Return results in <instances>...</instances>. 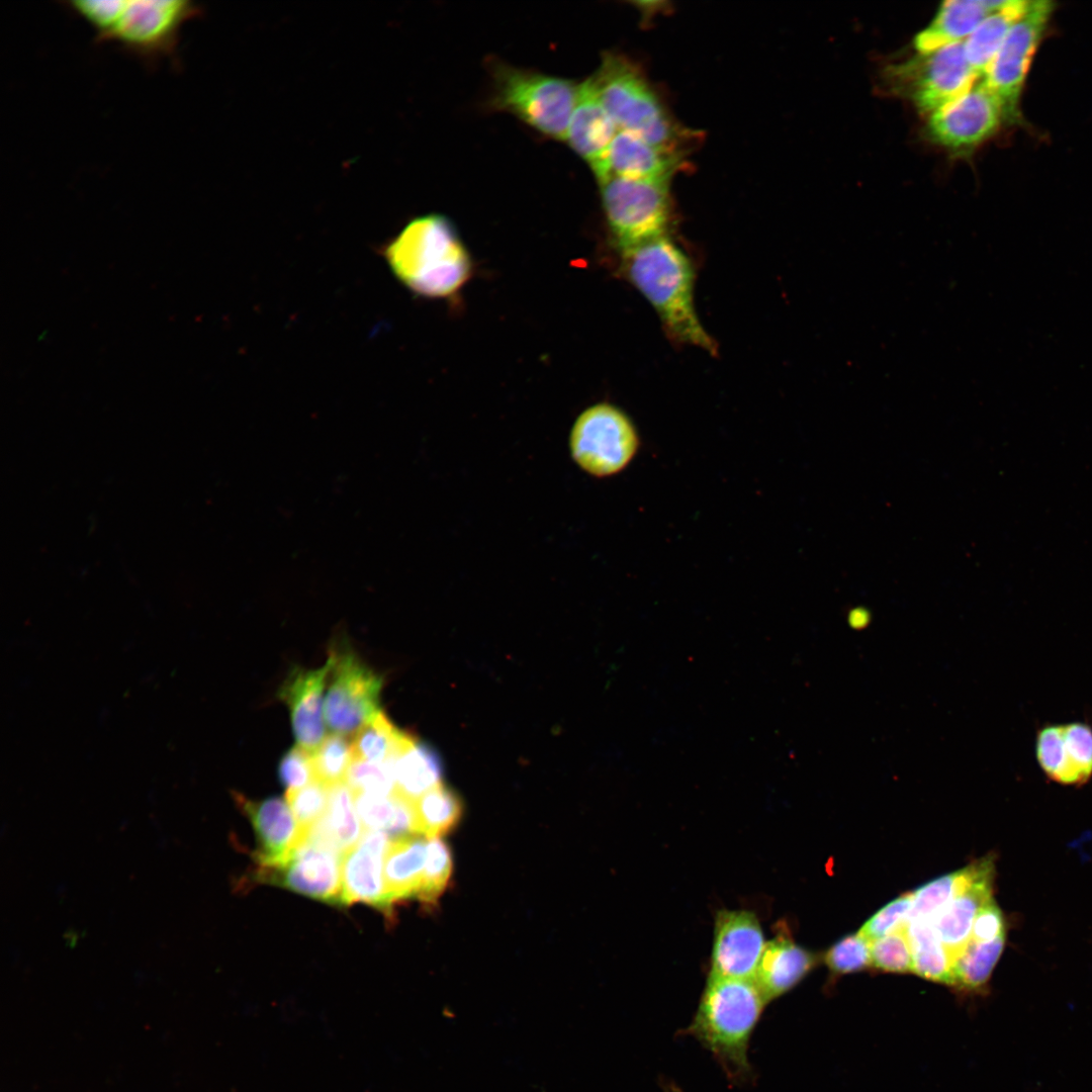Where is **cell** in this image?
Segmentation results:
<instances>
[{
  "label": "cell",
  "instance_id": "1",
  "mask_svg": "<svg viewBox=\"0 0 1092 1092\" xmlns=\"http://www.w3.org/2000/svg\"><path fill=\"white\" fill-rule=\"evenodd\" d=\"M618 251L619 273L654 308L666 336L716 355L717 343L696 310V271L687 252L669 235Z\"/></svg>",
  "mask_w": 1092,
  "mask_h": 1092
},
{
  "label": "cell",
  "instance_id": "2",
  "mask_svg": "<svg viewBox=\"0 0 1092 1092\" xmlns=\"http://www.w3.org/2000/svg\"><path fill=\"white\" fill-rule=\"evenodd\" d=\"M396 278L429 298L457 293L473 272L471 256L453 223L444 215L411 220L383 250Z\"/></svg>",
  "mask_w": 1092,
  "mask_h": 1092
},
{
  "label": "cell",
  "instance_id": "3",
  "mask_svg": "<svg viewBox=\"0 0 1092 1092\" xmlns=\"http://www.w3.org/2000/svg\"><path fill=\"white\" fill-rule=\"evenodd\" d=\"M767 1000L754 979L710 975L690 1031L730 1071L749 1070V1039Z\"/></svg>",
  "mask_w": 1092,
  "mask_h": 1092
},
{
  "label": "cell",
  "instance_id": "4",
  "mask_svg": "<svg viewBox=\"0 0 1092 1092\" xmlns=\"http://www.w3.org/2000/svg\"><path fill=\"white\" fill-rule=\"evenodd\" d=\"M599 97L619 130L639 135L681 154L688 130L673 121L639 69L625 58L606 54L590 77Z\"/></svg>",
  "mask_w": 1092,
  "mask_h": 1092
},
{
  "label": "cell",
  "instance_id": "5",
  "mask_svg": "<svg viewBox=\"0 0 1092 1092\" xmlns=\"http://www.w3.org/2000/svg\"><path fill=\"white\" fill-rule=\"evenodd\" d=\"M494 107L517 115L541 133L565 140L578 84L498 64L493 69Z\"/></svg>",
  "mask_w": 1092,
  "mask_h": 1092
},
{
  "label": "cell",
  "instance_id": "6",
  "mask_svg": "<svg viewBox=\"0 0 1092 1092\" xmlns=\"http://www.w3.org/2000/svg\"><path fill=\"white\" fill-rule=\"evenodd\" d=\"M599 182L605 217L618 250L668 235L670 180L608 176Z\"/></svg>",
  "mask_w": 1092,
  "mask_h": 1092
},
{
  "label": "cell",
  "instance_id": "7",
  "mask_svg": "<svg viewBox=\"0 0 1092 1092\" xmlns=\"http://www.w3.org/2000/svg\"><path fill=\"white\" fill-rule=\"evenodd\" d=\"M631 419L618 406L599 402L575 420L569 435L570 455L594 477L613 476L625 469L639 449Z\"/></svg>",
  "mask_w": 1092,
  "mask_h": 1092
},
{
  "label": "cell",
  "instance_id": "8",
  "mask_svg": "<svg viewBox=\"0 0 1092 1092\" xmlns=\"http://www.w3.org/2000/svg\"><path fill=\"white\" fill-rule=\"evenodd\" d=\"M888 75L899 94L929 115L965 94L980 79L966 58L964 41L918 53L893 66Z\"/></svg>",
  "mask_w": 1092,
  "mask_h": 1092
},
{
  "label": "cell",
  "instance_id": "9",
  "mask_svg": "<svg viewBox=\"0 0 1092 1092\" xmlns=\"http://www.w3.org/2000/svg\"><path fill=\"white\" fill-rule=\"evenodd\" d=\"M1055 10L1046 0L1028 1L982 78L998 97L1009 123L1022 121L1020 101L1027 73Z\"/></svg>",
  "mask_w": 1092,
  "mask_h": 1092
},
{
  "label": "cell",
  "instance_id": "10",
  "mask_svg": "<svg viewBox=\"0 0 1092 1092\" xmlns=\"http://www.w3.org/2000/svg\"><path fill=\"white\" fill-rule=\"evenodd\" d=\"M324 715L333 733L353 736L380 710L382 676L348 646L333 648Z\"/></svg>",
  "mask_w": 1092,
  "mask_h": 1092
},
{
  "label": "cell",
  "instance_id": "11",
  "mask_svg": "<svg viewBox=\"0 0 1092 1092\" xmlns=\"http://www.w3.org/2000/svg\"><path fill=\"white\" fill-rule=\"evenodd\" d=\"M201 13L189 0H126L124 10L106 41L149 61L176 59L182 25Z\"/></svg>",
  "mask_w": 1092,
  "mask_h": 1092
},
{
  "label": "cell",
  "instance_id": "12",
  "mask_svg": "<svg viewBox=\"0 0 1092 1092\" xmlns=\"http://www.w3.org/2000/svg\"><path fill=\"white\" fill-rule=\"evenodd\" d=\"M1003 120L998 97L981 78L965 94L931 113L927 131L936 144L965 152L992 136Z\"/></svg>",
  "mask_w": 1092,
  "mask_h": 1092
},
{
  "label": "cell",
  "instance_id": "13",
  "mask_svg": "<svg viewBox=\"0 0 1092 1092\" xmlns=\"http://www.w3.org/2000/svg\"><path fill=\"white\" fill-rule=\"evenodd\" d=\"M343 853L305 840L283 863L259 870V880L331 905L343 906Z\"/></svg>",
  "mask_w": 1092,
  "mask_h": 1092
},
{
  "label": "cell",
  "instance_id": "14",
  "mask_svg": "<svg viewBox=\"0 0 1092 1092\" xmlns=\"http://www.w3.org/2000/svg\"><path fill=\"white\" fill-rule=\"evenodd\" d=\"M756 915L723 909L716 914L710 975L754 979L766 941Z\"/></svg>",
  "mask_w": 1092,
  "mask_h": 1092
},
{
  "label": "cell",
  "instance_id": "15",
  "mask_svg": "<svg viewBox=\"0 0 1092 1092\" xmlns=\"http://www.w3.org/2000/svg\"><path fill=\"white\" fill-rule=\"evenodd\" d=\"M970 867L966 884L931 919L938 938L953 962L971 939L977 914L994 898L995 857L984 856Z\"/></svg>",
  "mask_w": 1092,
  "mask_h": 1092
},
{
  "label": "cell",
  "instance_id": "16",
  "mask_svg": "<svg viewBox=\"0 0 1092 1092\" xmlns=\"http://www.w3.org/2000/svg\"><path fill=\"white\" fill-rule=\"evenodd\" d=\"M391 836L366 830L343 855V906L364 903L383 913L392 908L386 895L383 867Z\"/></svg>",
  "mask_w": 1092,
  "mask_h": 1092
},
{
  "label": "cell",
  "instance_id": "17",
  "mask_svg": "<svg viewBox=\"0 0 1092 1092\" xmlns=\"http://www.w3.org/2000/svg\"><path fill=\"white\" fill-rule=\"evenodd\" d=\"M234 800L249 818L257 841L255 858L259 870L275 868L283 863L300 845L299 831L294 816L281 797L250 800L233 793Z\"/></svg>",
  "mask_w": 1092,
  "mask_h": 1092
},
{
  "label": "cell",
  "instance_id": "18",
  "mask_svg": "<svg viewBox=\"0 0 1092 1092\" xmlns=\"http://www.w3.org/2000/svg\"><path fill=\"white\" fill-rule=\"evenodd\" d=\"M332 657L316 669L295 666L284 679L278 697L288 707L296 745L313 752L325 739L323 722L324 690L332 668Z\"/></svg>",
  "mask_w": 1092,
  "mask_h": 1092
},
{
  "label": "cell",
  "instance_id": "19",
  "mask_svg": "<svg viewBox=\"0 0 1092 1092\" xmlns=\"http://www.w3.org/2000/svg\"><path fill=\"white\" fill-rule=\"evenodd\" d=\"M682 163L681 154L661 149L635 133L619 130L594 173L599 181L608 176L670 180Z\"/></svg>",
  "mask_w": 1092,
  "mask_h": 1092
},
{
  "label": "cell",
  "instance_id": "20",
  "mask_svg": "<svg viewBox=\"0 0 1092 1092\" xmlns=\"http://www.w3.org/2000/svg\"><path fill=\"white\" fill-rule=\"evenodd\" d=\"M619 131L602 103L592 78L578 84L576 102L565 140L593 172L604 160Z\"/></svg>",
  "mask_w": 1092,
  "mask_h": 1092
},
{
  "label": "cell",
  "instance_id": "21",
  "mask_svg": "<svg viewBox=\"0 0 1092 1092\" xmlns=\"http://www.w3.org/2000/svg\"><path fill=\"white\" fill-rule=\"evenodd\" d=\"M817 962L815 953L780 934L766 941L754 980L769 1002L800 983Z\"/></svg>",
  "mask_w": 1092,
  "mask_h": 1092
},
{
  "label": "cell",
  "instance_id": "22",
  "mask_svg": "<svg viewBox=\"0 0 1092 1092\" xmlns=\"http://www.w3.org/2000/svg\"><path fill=\"white\" fill-rule=\"evenodd\" d=\"M1001 1L948 0L940 4L930 23L914 38L918 53L963 42Z\"/></svg>",
  "mask_w": 1092,
  "mask_h": 1092
},
{
  "label": "cell",
  "instance_id": "23",
  "mask_svg": "<svg viewBox=\"0 0 1092 1092\" xmlns=\"http://www.w3.org/2000/svg\"><path fill=\"white\" fill-rule=\"evenodd\" d=\"M427 858V837L401 835L391 837L385 854L383 877L391 907L402 900L419 897Z\"/></svg>",
  "mask_w": 1092,
  "mask_h": 1092
},
{
  "label": "cell",
  "instance_id": "24",
  "mask_svg": "<svg viewBox=\"0 0 1092 1092\" xmlns=\"http://www.w3.org/2000/svg\"><path fill=\"white\" fill-rule=\"evenodd\" d=\"M389 760L394 775L395 792L406 799L416 801L443 784V765L438 753L412 734H406Z\"/></svg>",
  "mask_w": 1092,
  "mask_h": 1092
},
{
  "label": "cell",
  "instance_id": "25",
  "mask_svg": "<svg viewBox=\"0 0 1092 1092\" xmlns=\"http://www.w3.org/2000/svg\"><path fill=\"white\" fill-rule=\"evenodd\" d=\"M363 829L353 791L346 783H340L331 786L328 808L308 832L306 840L344 854L360 840Z\"/></svg>",
  "mask_w": 1092,
  "mask_h": 1092
},
{
  "label": "cell",
  "instance_id": "26",
  "mask_svg": "<svg viewBox=\"0 0 1092 1092\" xmlns=\"http://www.w3.org/2000/svg\"><path fill=\"white\" fill-rule=\"evenodd\" d=\"M1028 1L1004 0L964 41L966 58L976 75L985 76L1009 30L1026 9Z\"/></svg>",
  "mask_w": 1092,
  "mask_h": 1092
},
{
  "label": "cell",
  "instance_id": "27",
  "mask_svg": "<svg viewBox=\"0 0 1092 1092\" xmlns=\"http://www.w3.org/2000/svg\"><path fill=\"white\" fill-rule=\"evenodd\" d=\"M353 794L357 814L366 830L383 831L391 837L419 835L415 801L396 792L389 796Z\"/></svg>",
  "mask_w": 1092,
  "mask_h": 1092
},
{
  "label": "cell",
  "instance_id": "28",
  "mask_svg": "<svg viewBox=\"0 0 1092 1092\" xmlns=\"http://www.w3.org/2000/svg\"><path fill=\"white\" fill-rule=\"evenodd\" d=\"M913 956V973L937 983L954 986L953 961L938 938L931 920L907 921Z\"/></svg>",
  "mask_w": 1092,
  "mask_h": 1092
},
{
  "label": "cell",
  "instance_id": "29",
  "mask_svg": "<svg viewBox=\"0 0 1092 1092\" xmlns=\"http://www.w3.org/2000/svg\"><path fill=\"white\" fill-rule=\"evenodd\" d=\"M1006 934L988 940L970 939L953 962L954 986L979 992L987 986L1004 949Z\"/></svg>",
  "mask_w": 1092,
  "mask_h": 1092
},
{
  "label": "cell",
  "instance_id": "30",
  "mask_svg": "<svg viewBox=\"0 0 1092 1092\" xmlns=\"http://www.w3.org/2000/svg\"><path fill=\"white\" fill-rule=\"evenodd\" d=\"M415 810L419 835L440 837L459 822L462 804L458 795L442 784L417 799Z\"/></svg>",
  "mask_w": 1092,
  "mask_h": 1092
},
{
  "label": "cell",
  "instance_id": "31",
  "mask_svg": "<svg viewBox=\"0 0 1092 1092\" xmlns=\"http://www.w3.org/2000/svg\"><path fill=\"white\" fill-rule=\"evenodd\" d=\"M406 734L380 711L373 720L352 736L354 758L385 762L396 753Z\"/></svg>",
  "mask_w": 1092,
  "mask_h": 1092
},
{
  "label": "cell",
  "instance_id": "32",
  "mask_svg": "<svg viewBox=\"0 0 1092 1092\" xmlns=\"http://www.w3.org/2000/svg\"><path fill=\"white\" fill-rule=\"evenodd\" d=\"M1064 775L1061 785H1083L1092 777V728L1081 722L1063 725Z\"/></svg>",
  "mask_w": 1092,
  "mask_h": 1092
},
{
  "label": "cell",
  "instance_id": "33",
  "mask_svg": "<svg viewBox=\"0 0 1092 1092\" xmlns=\"http://www.w3.org/2000/svg\"><path fill=\"white\" fill-rule=\"evenodd\" d=\"M970 864L953 873L943 875L912 892V908L908 921L931 920L966 884Z\"/></svg>",
  "mask_w": 1092,
  "mask_h": 1092
},
{
  "label": "cell",
  "instance_id": "34",
  "mask_svg": "<svg viewBox=\"0 0 1092 1092\" xmlns=\"http://www.w3.org/2000/svg\"><path fill=\"white\" fill-rule=\"evenodd\" d=\"M348 737L332 733L326 736L311 753L317 781L330 787L345 783L348 769L354 759L352 739Z\"/></svg>",
  "mask_w": 1092,
  "mask_h": 1092
},
{
  "label": "cell",
  "instance_id": "35",
  "mask_svg": "<svg viewBox=\"0 0 1092 1092\" xmlns=\"http://www.w3.org/2000/svg\"><path fill=\"white\" fill-rule=\"evenodd\" d=\"M330 788L316 780L300 789L286 791V801L298 827L300 845L306 840L313 825L325 814L329 804Z\"/></svg>",
  "mask_w": 1092,
  "mask_h": 1092
},
{
  "label": "cell",
  "instance_id": "36",
  "mask_svg": "<svg viewBox=\"0 0 1092 1092\" xmlns=\"http://www.w3.org/2000/svg\"><path fill=\"white\" fill-rule=\"evenodd\" d=\"M872 966L891 973L913 971V956L907 923L897 930L871 941Z\"/></svg>",
  "mask_w": 1092,
  "mask_h": 1092
},
{
  "label": "cell",
  "instance_id": "37",
  "mask_svg": "<svg viewBox=\"0 0 1092 1092\" xmlns=\"http://www.w3.org/2000/svg\"><path fill=\"white\" fill-rule=\"evenodd\" d=\"M345 783L354 793L389 796L395 793V781L390 760L371 762L354 758Z\"/></svg>",
  "mask_w": 1092,
  "mask_h": 1092
},
{
  "label": "cell",
  "instance_id": "38",
  "mask_svg": "<svg viewBox=\"0 0 1092 1092\" xmlns=\"http://www.w3.org/2000/svg\"><path fill=\"white\" fill-rule=\"evenodd\" d=\"M452 855L440 837L427 838V858L420 900L431 902L445 889L452 874Z\"/></svg>",
  "mask_w": 1092,
  "mask_h": 1092
},
{
  "label": "cell",
  "instance_id": "39",
  "mask_svg": "<svg viewBox=\"0 0 1092 1092\" xmlns=\"http://www.w3.org/2000/svg\"><path fill=\"white\" fill-rule=\"evenodd\" d=\"M824 962L837 974L862 971L872 966L871 941L859 932L849 934L826 951Z\"/></svg>",
  "mask_w": 1092,
  "mask_h": 1092
},
{
  "label": "cell",
  "instance_id": "40",
  "mask_svg": "<svg viewBox=\"0 0 1092 1092\" xmlns=\"http://www.w3.org/2000/svg\"><path fill=\"white\" fill-rule=\"evenodd\" d=\"M69 7L95 30L97 42L106 41L118 22L126 0H72Z\"/></svg>",
  "mask_w": 1092,
  "mask_h": 1092
},
{
  "label": "cell",
  "instance_id": "41",
  "mask_svg": "<svg viewBox=\"0 0 1092 1092\" xmlns=\"http://www.w3.org/2000/svg\"><path fill=\"white\" fill-rule=\"evenodd\" d=\"M912 892L889 902L875 913L859 929V933L872 941L904 926L912 908Z\"/></svg>",
  "mask_w": 1092,
  "mask_h": 1092
},
{
  "label": "cell",
  "instance_id": "42",
  "mask_svg": "<svg viewBox=\"0 0 1092 1092\" xmlns=\"http://www.w3.org/2000/svg\"><path fill=\"white\" fill-rule=\"evenodd\" d=\"M1036 758L1043 774L1061 784L1064 772L1063 725L1041 728L1036 737Z\"/></svg>",
  "mask_w": 1092,
  "mask_h": 1092
},
{
  "label": "cell",
  "instance_id": "43",
  "mask_svg": "<svg viewBox=\"0 0 1092 1092\" xmlns=\"http://www.w3.org/2000/svg\"><path fill=\"white\" fill-rule=\"evenodd\" d=\"M277 776L287 791L316 781L311 752L298 745L289 748L279 760Z\"/></svg>",
  "mask_w": 1092,
  "mask_h": 1092
},
{
  "label": "cell",
  "instance_id": "44",
  "mask_svg": "<svg viewBox=\"0 0 1092 1092\" xmlns=\"http://www.w3.org/2000/svg\"><path fill=\"white\" fill-rule=\"evenodd\" d=\"M1004 934L1006 929L1003 913L993 898L977 914L971 939L988 940Z\"/></svg>",
  "mask_w": 1092,
  "mask_h": 1092
}]
</instances>
